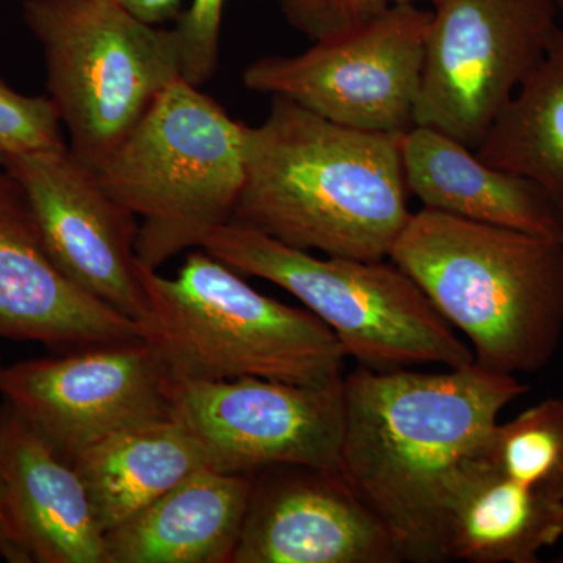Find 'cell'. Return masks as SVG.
Listing matches in <instances>:
<instances>
[{"label": "cell", "instance_id": "cell-1", "mask_svg": "<svg viewBox=\"0 0 563 563\" xmlns=\"http://www.w3.org/2000/svg\"><path fill=\"white\" fill-rule=\"evenodd\" d=\"M528 391L517 376L474 363L439 373L358 366L344 376L339 470L404 562H446L444 507L455 477Z\"/></svg>", "mask_w": 563, "mask_h": 563}, {"label": "cell", "instance_id": "cell-2", "mask_svg": "<svg viewBox=\"0 0 563 563\" xmlns=\"http://www.w3.org/2000/svg\"><path fill=\"white\" fill-rule=\"evenodd\" d=\"M401 133L336 124L273 96L244 132V185L231 222L329 257L385 261L412 217Z\"/></svg>", "mask_w": 563, "mask_h": 563}, {"label": "cell", "instance_id": "cell-3", "mask_svg": "<svg viewBox=\"0 0 563 563\" xmlns=\"http://www.w3.org/2000/svg\"><path fill=\"white\" fill-rule=\"evenodd\" d=\"M388 258L468 340L474 365L542 372L563 335V243L422 209Z\"/></svg>", "mask_w": 563, "mask_h": 563}, {"label": "cell", "instance_id": "cell-4", "mask_svg": "<svg viewBox=\"0 0 563 563\" xmlns=\"http://www.w3.org/2000/svg\"><path fill=\"white\" fill-rule=\"evenodd\" d=\"M140 279L143 339L172 383L322 384L343 376L346 352L324 322L255 290L207 251L191 252L173 279L140 263Z\"/></svg>", "mask_w": 563, "mask_h": 563}, {"label": "cell", "instance_id": "cell-5", "mask_svg": "<svg viewBox=\"0 0 563 563\" xmlns=\"http://www.w3.org/2000/svg\"><path fill=\"white\" fill-rule=\"evenodd\" d=\"M244 132L220 103L179 77L98 169L139 220L136 258L158 269L232 221L244 185Z\"/></svg>", "mask_w": 563, "mask_h": 563}, {"label": "cell", "instance_id": "cell-6", "mask_svg": "<svg viewBox=\"0 0 563 563\" xmlns=\"http://www.w3.org/2000/svg\"><path fill=\"white\" fill-rule=\"evenodd\" d=\"M201 250L298 298L331 329L347 357L365 368L474 363L468 344L393 262L317 257L235 222L211 232Z\"/></svg>", "mask_w": 563, "mask_h": 563}, {"label": "cell", "instance_id": "cell-7", "mask_svg": "<svg viewBox=\"0 0 563 563\" xmlns=\"http://www.w3.org/2000/svg\"><path fill=\"white\" fill-rule=\"evenodd\" d=\"M22 18L43 51L69 150L98 172L181 77L177 33L136 20L113 0H24Z\"/></svg>", "mask_w": 563, "mask_h": 563}, {"label": "cell", "instance_id": "cell-8", "mask_svg": "<svg viewBox=\"0 0 563 563\" xmlns=\"http://www.w3.org/2000/svg\"><path fill=\"white\" fill-rule=\"evenodd\" d=\"M415 125L476 151L559 32L555 0H435Z\"/></svg>", "mask_w": 563, "mask_h": 563}, {"label": "cell", "instance_id": "cell-9", "mask_svg": "<svg viewBox=\"0 0 563 563\" xmlns=\"http://www.w3.org/2000/svg\"><path fill=\"white\" fill-rule=\"evenodd\" d=\"M431 16L417 3H396L301 54L251 63L244 87L347 128L404 133L415 125Z\"/></svg>", "mask_w": 563, "mask_h": 563}, {"label": "cell", "instance_id": "cell-10", "mask_svg": "<svg viewBox=\"0 0 563 563\" xmlns=\"http://www.w3.org/2000/svg\"><path fill=\"white\" fill-rule=\"evenodd\" d=\"M172 417L201 446L207 466L254 474L269 466L339 470L344 376L322 384L261 377L172 383Z\"/></svg>", "mask_w": 563, "mask_h": 563}, {"label": "cell", "instance_id": "cell-11", "mask_svg": "<svg viewBox=\"0 0 563 563\" xmlns=\"http://www.w3.org/2000/svg\"><path fill=\"white\" fill-rule=\"evenodd\" d=\"M169 379L150 343L132 340L3 366V404L65 461L113 433L172 417Z\"/></svg>", "mask_w": 563, "mask_h": 563}, {"label": "cell", "instance_id": "cell-12", "mask_svg": "<svg viewBox=\"0 0 563 563\" xmlns=\"http://www.w3.org/2000/svg\"><path fill=\"white\" fill-rule=\"evenodd\" d=\"M3 168L24 191L63 273L141 324L147 299L135 251L139 220L111 198L98 173L69 146L7 155Z\"/></svg>", "mask_w": 563, "mask_h": 563}, {"label": "cell", "instance_id": "cell-13", "mask_svg": "<svg viewBox=\"0 0 563 563\" xmlns=\"http://www.w3.org/2000/svg\"><path fill=\"white\" fill-rule=\"evenodd\" d=\"M376 514L340 470L277 465L252 474L232 563H399Z\"/></svg>", "mask_w": 563, "mask_h": 563}, {"label": "cell", "instance_id": "cell-14", "mask_svg": "<svg viewBox=\"0 0 563 563\" xmlns=\"http://www.w3.org/2000/svg\"><path fill=\"white\" fill-rule=\"evenodd\" d=\"M0 335L62 352L143 339L140 322L63 273L24 191L5 168H0Z\"/></svg>", "mask_w": 563, "mask_h": 563}, {"label": "cell", "instance_id": "cell-15", "mask_svg": "<svg viewBox=\"0 0 563 563\" xmlns=\"http://www.w3.org/2000/svg\"><path fill=\"white\" fill-rule=\"evenodd\" d=\"M2 472L18 563H107L106 532L76 466L7 404Z\"/></svg>", "mask_w": 563, "mask_h": 563}, {"label": "cell", "instance_id": "cell-16", "mask_svg": "<svg viewBox=\"0 0 563 563\" xmlns=\"http://www.w3.org/2000/svg\"><path fill=\"white\" fill-rule=\"evenodd\" d=\"M407 190L424 209L563 243L558 210L533 181L481 161L446 133L412 125L399 136Z\"/></svg>", "mask_w": 563, "mask_h": 563}, {"label": "cell", "instance_id": "cell-17", "mask_svg": "<svg viewBox=\"0 0 563 563\" xmlns=\"http://www.w3.org/2000/svg\"><path fill=\"white\" fill-rule=\"evenodd\" d=\"M252 474L203 468L106 533L107 563H232Z\"/></svg>", "mask_w": 563, "mask_h": 563}, {"label": "cell", "instance_id": "cell-18", "mask_svg": "<svg viewBox=\"0 0 563 563\" xmlns=\"http://www.w3.org/2000/svg\"><path fill=\"white\" fill-rule=\"evenodd\" d=\"M563 539V501L507 479L474 453L444 507L446 562L539 563Z\"/></svg>", "mask_w": 563, "mask_h": 563}, {"label": "cell", "instance_id": "cell-19", "mask_svg": "<svg viewBox=\"0 0 563 563\" xmlns=\"http://www.w3.org/2000/svg\"><path fill=\"white\" fill-rule=\"evenodd\" d=\"M73 465L106 533L191 474L209 468L201 446L173 417L113 433Z\"/></svg>", "mask_w": 563, "mask_h": 563}, {"label": "cell", "instance_id": "cell-20", "mask_svg": "<svg viewBox=\"0 0 563 563\" xmlns=\"http://www.w3.org/2000/svg\"><path fill=\"white\" fill-rule=\"evenodd\" d=\"M477 157L533 181L563 225V27L476 150Z\"/></svg>", "mask_w": 563, "mask_h": 563}, {"label": "cell", "instance_id": "cell-21", "mask_svg": "<svg viewBox=\"0 0 563 563\" xmlns=\"http://www.w3.org/2000/svg\"><path fill=\"white\" fill-rule=\"evenodd\" d=\"M477 455L507 479L563 501V398H547L498 422Z\"/></svg>", "mask_w": 563, "mask_h": 563}, {"label": "cell", "instance_id": "cell-22", "mask_svg": "<svg viewBox=\"0 0 563 563\" xmlns=\"http://www.w3.org/2000/svg\"><path fill=\"white\" fill-rule=\"evenodd\" d=\"M66 146L49 96H24L0 79V150L5 157Z\"/></svg>", "mask_w": 563, "mask_h": 563}, {"label": "cell", "instance_id": "cell-23", "mask_svg": "<svg viewBox=\"0 0 563 563\" xmlns=\"http://www.w3.org/2000/svg\"><path fill=\"white\" fill-rule=\"evenodd\" d=\"M224 2L191 0L174 29L179 40L181 77L196 87L207 84L217 70Z\"/></svg>", "mask_w": 563, "mask_h": 563}, {"label": "cell", "instance_id": "cell-24", "mask_svg": "<svg viewBox=\"0 0 563 563\" xmlns=\"http://www.w3.org/2000/svg\"><path fill=\"white\" fill-rule=\"evenodd\" d=\"M291 27L321 41L365 24L387 10V0H279Z\"/></svg>", "mask_w": 563, "mask_h": 563}, {"label": "cell", "instance_id": "cell-25", "mask_svg": "<svg viewBox=\"0 0 563 563\" xmlns=\"http://www.w3.org/2000/svg\"><path fill=\"white\" fill-rule=\"evenodd\" d=\"M114 3L151 25H161L179 18L184 0H113Z\"/></svg>", "mask_w": 563, "mask_h": 563}, {"label": "cell", "instance_id": "cell-26", "mask_svg": "<svg viewBox=\"0 0 563 563\" xmlns=\"http://www.w3.org/2000/svg\"><path fill=\"white\" fill-rule=\"evenodd\" d=\"M2 418L3 406H0V559L16 562L13 544H11L9 525H7L5 501H3V472H2Z\"/></svg>", "mask_w": 563, "mask_h": 563}, {"label": "cell", "instance_id": "cell-27", "mask_svg": "<svg viewBox=\"0 0 563 563\" xmlns=\"http://www.w3.org/2000/svg\"><path fill=\"white\" fill-rule=\"evenodd\" d=\"M388 5H396V3H417L420 0H387ZM429 2H435V0H429Z\"/></svg>", "mask_w": 563, "mask_h": 563}, {"label": "cell", "instance_id": "cell-28", "mask_svg": "<svg viewBox=\"0 0 563 563\" xmlns=\"http://www.w3.org/2000/svg\"><path fill=\"white\" fill-rule=\"evenodd\" d=\"M3 166H5V154L0 150V168H3Z\"/></svg>", "mask_w": 563, "mask_h": 563}, {"label": "cell", "instance_id": "cell-29", "mask_svg": "<svg viewBox=\"0 0 563 563\" xmlns=\"http://www.w3.org/2000/svg\"><path fill=\"white\" fill-rule=\"evenodd\" d=\"M555 2H558L559 13L563 14V0H555Z\"/></svg>", "mask_w": 563, "mask_h": 563}, {"label": "cell", "instance_id": "cell-30", "mask_svg": "<svg viewBox=\"0 0 563 563\" xmlns=\"http://www.w3.org/2000/svg\"><path fill=\"white\" fill-rule=\"evenodd\" d=\"M555 562L563 563V554L559 555V559H555Z\"/></svg>", "mask_w": 563, "mask_h": 563}, {"label": "cell", "instance_id": "cell-31", "mask_svg": "<svg viewBox=\"0 0 563 563\" xmlns=\"http://www.w3.org/2000/svg\"><path fill=\"white\" fill-rule=\"evenodd\" d=\"M3 365H2V357H0V372H2Z\"/></svg>", "mask_w": 563, "mask_h": 563}]
</instances>
